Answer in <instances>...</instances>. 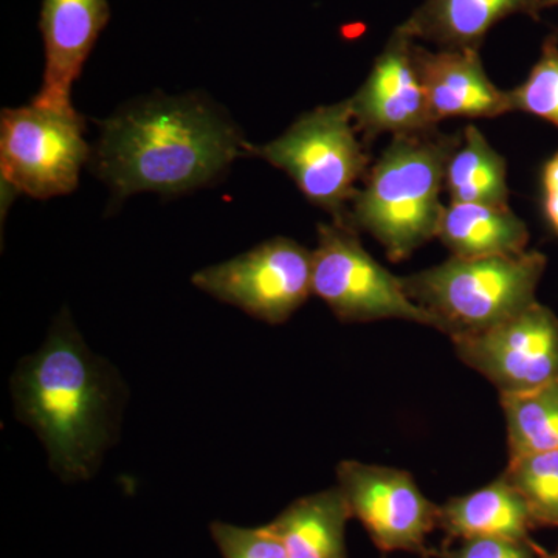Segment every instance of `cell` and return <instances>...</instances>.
<instances>
[{
	"instance_id": "cell-1",
	"label": "cell",
	"mask_w": 558,
	"mask_h": 558,
	"mask_svg": "<svg viewBox=\"0 0 558 558\" xmlns=\"http://www.w3.org/2000/svg\"><path fill=\"white\" fill-rule=\"evenodd\" d=\"M14 413L43 442L64 483L92 478L119 436L128 391L119 371L95 354L61 312L38 351L10 380Z\"/></svg>"
},
{
	"instance_id": "cell-2",
	"label": "cell",
	"mask_w": 558,
	"mask_h": 558,
	"mask_svg": "<svg viewBox=\"0 0 558 558\" xmlns=\"http://www.w3.org/2000/svg\"><path fill=\"white\" fill-rule=\"evenodd\" d=\"M250 153L218 109L196 97L153 98L102 123L97 171L117 197L182 193L205 185Z\"/></svg>"
},
{
	"instance_id": "cell-3",
	"label": "cell",
	"mask_w": 558,
	"mask_h": 558,
	"mask_svg": "<svg viewBox=\"0 0 558 558\" xmlns=\"http://www.w3.org/2000/svg\"><path fill=\"white\" fill-rule=\"evenodd\" d=\"M462 137L438 131L398 135L352 199L348 220L380 242L399 263L438 238L447 163Z\"/></svg>"
},
{
	"instance_id": "cell-4",
	"label": "cell",
	"mask_w": 558,
	"mask_h": 558,
	"mask_svg": "<svg viewBox=\"0 0 558 558\" xmlns=\"http://www.w3.org/2000/svg\"><path fill=\"white\" fill-rule=\"evenodd\" d=\"M548 259L539 252L457 258L403 277L411 300L432 312L450 339L495 328L527 310Z\"/></svg>"
},
{
	"instance_id": "cell-5",
	"label": "cell",
	"mask_w": 558,
	"mask_h": 558,
	"mask_svg": "<svg viewBox=\"0 0 558 558\" xmlns=\"http://www.w3.org/2000/svg\"><path fill=\"white\" fill-rule=\"evenodd\" d=\"M357 132L349 101H340L304 113L281 137L258 148L250 146V153L288 172L333 222L349 223L348 204L368 167Z\"/></svg>"
},
{
	"instance_id": "cell-6",
	"label": "cell",
	"mask_w": 558,
	"mask_h": 558,
	"mask_svg": "<svg viewBox=\"0 0 558 558\" xmlns=\"http://www.w3.org/2000/svg\"><path fill=\"white\" fill-rule=\"evenodd\" d=\"M312 293L343 323L398 318L442 332L439 319L410 299L402 279L363 248L349 223L318 226V244L312 252Z\"/></svg>"
},
{
	"instance_id": "cell-7",
	"label": "cell",
	"mask_w": 558,
	"mask_h": 558,
	"mask_svg": "<svg viewBox=\"0 0 558 558\" xmlns=\"http://www.w3.org/2000/svg\"><path fill=\"white\" fill-rule=\"evenodd\" d=\"M89 157L83 121L72 112L40 108L7 109L0 121V168L14 190L36 199L62 196L78 185Z\"/></svg>"
},
{
	"instance_id": "cell-8",
	"label": "cell",
	"mask_w": 558,
	"mask_h": 558,
	"mask_svg": "<svg viewBox=\"0 0 558 558\" xmlns=\"http://www.w3.org/2000/svg\"><path fill=\"white\" fill-rule=\"evenodd\" d=\"M193 284L260 322L281 325L311 296L312 252L288 238H274L197 271Z\"/></svg>"
},
{
	"instance_id": "cell-9",
	"label": "cell",
	"mask_w": 558,
	"mask_h": 558,
	"mask_svg": "<svg viewBox=\"0 0 558 558\" xmlns=\"http://www.w3.org/2000/svg\"><path fill=\"white\" fill-rule=\"evenodd\" d=\"M337 486L352 519L359 520L384 553L429 558L428 535L439 527V506L429 501L405 470L341 461Z\"/></svg>"
},
{
	"instance_id": "cell-10",
	"label": "cell",
	"mask_w": 558,
	"mask_h": 558,
	"mask_svg": "<svg viewBox=\"0 0 558 558\" xmlns=\"http://www.w3.org/2000/svg\"><path fill=\"white\" fill-rule=\"evenodd\" d=\"M451 340L458 357L499 395L534 391L558 380V317L538 301L495 328Z\"/></svg>"
},
{
	"instance_id": "cell-11",
	"label": "cell",
	"mask_w": 558,
	"mask_h": 558,
	"mask_svg": "<svg viewBox=\"0 0 558 558\" xmlns=\"http://www.w3.org/2000/svg\"><path fill=\"white\" fill-rule=\"evenodd\" d=\"M414 39L399 31L377 58L368 80L349 98L352 117L365 140L380 134L414 135L436 131L418 75Z\"/></svg>"
},
{
	"instance_id": "cell-12",
	"label": "cell",
	"mask_w": 558,
	"mask_h": 558,
	"mask_svg": "<svg viewBox=\"0 0 558 558\" xmlns=\"http://www.w3.org/2000/svg\"><path fill=\"white\" fill-rule=\"evenodd\" d=\"M109 20L108 0H44V83L33 105L72 112V86Z\"/></svg>"
},
{
	"instance_id": "cell-13",
	"label": "cell",
	"mask_w": 558,
	"mask_h": 558,
	"mask_svg": "<svg viewBox=\"0 0 558 558\" xmlns=\"http://www.w3.org/2000/svg\"><path fill=\"white\" fill-rule=\"evenodd\" d=\"M414 58L436 123L450 117L494 119L510 112L509 92L488 80L478 50L414 47Z\"/></svg>"
},
{
	"instance_id": "cell-14",
	"label": "cell",
	"mask_w": 558,
	"mask_h": 558,
	"mask_svg": "<svg viewBox=\"0 0 558 558\" xmlns=\"http://www.w3.org/2000/svg\"><path fill=\"white\" fill-rule=\"evenodd\" d=\"M553 7L557 0H425L399 31L442 49L478 50L487 32L505 17L527 14L538 21Z\"/></svg>"
},
{
	"instance_id": "cell-15",
	"label": "cell",
	"mask_w": 558,
	"mask_h": 558,
	"mask_svg": "<svg viewBox=\"0 0 558 558\" xmlns=\"http://www.w3.org/2000/svg\"><path fill=\"white\" fill-rule=\"evenodd\" d=\"M439 529L449 542L468 538H509L529 542L534 520L524 499L505 476L472 494L439 506Z\"/></svg>"
},
{
	"instance_id": "cell-16",
	"label": "cell",
	"mask_w": 558,
	"mask_h": 558,
	"mask_svg": "<svg viewBox=\"0 0 558 558\" xmlns=\"http://www.w3.org/2000/svg\"><path fill=\"white\" fill-rule=\"evenodd\" d=\"M339 486L295 499L266 524L289 558H348L347 524L351 520Z\"/></svg>"
},
{
	"instance_id": "cell-17",
	"label": "cell",
	"mask_w": 558,
	"mask_h": 558,
	"mask_svg": "<svg viewBox=\"0 0 558 558\" xmlns=\"http://www.w3.org/2000/svg\"><path fill=\"white\" fill-rule=\"evenodd\" d=\"M438 238L457 258H486L527 252L529 230L509 205L450 202L444 209Z\"/></svg>"
},
{
	"instance_id": "cell-18",
	"label": "cell",
	"mask_w": 558,
	"mask_h": 558,
	"mask_svg": "<svg viewBox=\"0 0 558 558\" xmlns=\"http://www.w3.org/2000/svg\"><path fill=\"white\" fill-rule=\"evenodd\" d=\"M446 190L453 204L508 207L506 160L472 124L465 128L461 143L447 163Z\"/></svg>"
},
{
	"instance_id": "cell-19",
	"label": "cell",
	"mask_w": 558,
	"mask_h": 558,
	"mask_svg": "<svg viewBox=\"0 0 558 558\" xmlns=\"http://www.w3.org/2000/svg\"><path fill=\"white\" fill-rule=\"evenodd\" d=\"M499 396L509 459L558 450V380L534 391Z\"/></svg>"
},
{
	"instance_id": "cell-20",
	"label": "cell",
	"mask_w": 558,
	"mask_h": 558,
	"mask_svg": "<svg viewBox=\"0 0 558 558\" xmlns=\"http://www.w3.org/2000/svg\"><path fill=\"white\" fill-rule=\"evenodd\" d=\"M501 475L526 502L535 527H558V450L509 459Z\"/></svg>"
},
{
	"instance_id": "cell-21",
	"label": "cell",
	"mask_w": 558,
	"mask_h": 558,
	"mask_svg": "<svg viewBox=\"0 0 558 558\" xmlns=\"http://www.w3.org/2000/svg\"><path fill=\"white\" fill-rule=\"evenodd\" d=\"M509 92L510 110L531 113L558 128V33L543 44L542 57L524 83Z\"/></svg>"
},
{
	"instance_id": "cell-22",
	"label": "cell",
	"mask_w": 558,
	"mask_h": 558,
	"mask_svg": "<svg viewBox=\"0 0 558 558\" xmlns=\"http://www.w3.org/2000/svg\"><path fill=\"white\" fill-rule=\"evenodd\" d=\"M209 532L222 558H289L282 543L266 526L241 527L215 521Z\"/></svg>"
},
{
	"instance_id": "cell-23",
	"label": "cell",
	"mask_w": 558,
	"mask_h": 558,
	"mask_svg": "<svg viewBox=\"0 0 558 558\" xmlns=\"http://www.w3.org/2000/svg\"><path fill=\"white\" fill-rule=\"evenodd\" d=\"M545 549L534 539L468 538L459 539L458 546L449 543L435 550L436 558H543Z\"/></svg>"
},
{
	"instance_id": "cell-24",
	"label": "cell",
	"mask_w": 558,
	"mask_h": 558,
	"mask_svg": "<svg viewBox=\"0 0 558 558\" xmlns=\"http://www.w3.org/2000/svg\"><path fill=\"white\" fill-rule=\"evenodd\" d=\"M542 211L549 230L558 238V150L542 168Z\"/></svg>"
},
{
	"instance_id": "cell-25",
	"label": "cell",
	"mask_w": 558,
	"mask_h": 558,
	"mask_svg": "<svg viewBox=\"0 0 558 558\" xmlns=\"http://www.w3.org/2000/svg\"><path fill=\"white\" fill-rule=\"evenodd\" d=\"M543 558H558V557L556 556V554H549V553H546V550H545V556H543Z\"/></svg>"
},
{
	"instance_id": "cell-26",
	"label": "cell",
	"mask_w": 558,
	"mask_h": 558,
	"mask_svg": "<svg viewBox=\"0 0 558 558\" xmlns=\"http://www.w3.org/2000/svg\"><path fill=\"white\" fill-rule=\"evenodd\" d=\"M554 554H556V556L558 557V549H557V550H556V553H554Z\"/></svg>"
},
{
	"instance_id": "cell-27",
	"label": "cell",
	"mask_w": 558,
	"mask_h": 558,
	"mask_svg": "<svg viewBox=\"0 0 558 558\" xmlns=\"http://www.w3.org/2000/svg\"><path fill=\"white\" fill-rule=\"evenodd\" d=\"M557 7H558V0H557ZM557 33H558V31H557Z\"/></svg>"
}]
</instances>
